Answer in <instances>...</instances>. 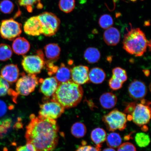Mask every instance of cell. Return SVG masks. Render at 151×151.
<instances>
[{"label": "cell", "mask_w": 151, "mask_h": 151, "mask_svg": "<svg viewBox=\"0 0 151 151\" xmlns=\"http://www.w3.org/2000/svg\"><path fill=\"white\" fill-rule=\"evenodd\" d=\"M47 98L43 99V103L40 105L39 116L56 120L61 116L65 109L58 102Z\"/></svg>", "instance_id": "6"}, {"label": "cell", "mask_w": 151, "mask_h": 151, "mask_svg": "<svg viewBox=\"0 0 151 151\" xmlns=\"http://www.w3.org/2000/svg\"><path fill=\"white\" fill-rule=\"evenodd\" d=\"M117 151H137L134 145L130 142L122 143L118 148Z\"/></svg>", "instance_id": "35"}, {"label": "cell", "mask_w": 151, "mask_h": 151, "mask_svg": "<svg viewBox=\"0 0 151 151\" xmlns=\"http://www.w3.org/2000/svg\"><path fill=\"white\" fill-rule=\"evenodd\" d=\"M144 73H145V75L146 76H148L150 74V72L148 70H145V71H144Z\"/></svg>", "instance_id": "42"}, {"label": "cell", "mask_w": 151, "mask_h": 151, "mask_svg": "<svg viewBox=\"0 0 151 151\" xmlns=\"http://www.w3.org/2000/svg\"><path fill=\"white\" fill-rule=\"evenodd\" d=\"M13 51L18 55H23L29 51L30 44L27 39L23 37H18L14 40L12 43Z\"/></svg>", "instance_id": "17"}, {"label": "cell", "mask_w": 151, "mask_h": 151, "mask_svg": "<svg viewBox=\"0 0 151 151\" xmlns=\"http://www.w3.org/2000/svg\"><path fill=\"white\" fill-rule=\"evenodd\" d=\"M84 57L88 63L92 64L99 61L101 57L99 50L95 47H89L85 51Z\"/></svg>", "instance_id": "23"}, {"label": "cell", "mask_w": 151, "mask_h": 151, "mask_svg": "<svg viewBox=\"0 0 151 151\" xmlns=\"http://www.w3.org/2000/svg\"><path fill=\"white\" fill-rule=\"evenodd\" d=\"M38 16L42 26V35L47 37L52 36L59 30L61 22L55 14L45 12Z\"/></svg>", "instance_id": "8"}, {"label": "cell", "mask_w": 151, "mask_h": 151, "mask_svg": "<svg viewBox=\"0 0 151 151\" xmlns=\"http://www.w3.org/2000/svg\"><path fill=\"white\" fill-rule=\"evenodd\" d=\"M120 33L116 27H111L106 29L103 34L104 42L109 46H116L119 42Z\"/></svg>", "instance_id": "16"}, {"label": "cell", "mask_w": 151, "mask_h": 151, "mask_svg": "<svg viewBox=\"0 0 151 151\" xmlns=\"http://www.w3.org/2000/svg\"><path fill=\"white\" fill-rule=\"evenodd\" d=\"M102 120L107 129L109 131L114 132L117 130L123 131L127 127L126 115L117 109H113L104 115Z\"/></svg>", "instance_id": "4"}, {"label": "cell", "mask_w": 151, "mask_h": 151, "mask_svg": "<svg viewBox=\"0 0 151 151\" xmlns=\"http://www.w3.org/2000/svg\"><path fill=\"white\" fill-rule=\"evenodd\" d=\"M103 151H116L114 148H110L109 147L108 148H105L104 149Z\"/></svg>", "instance_id": "40"}, {"label": "cell", "mask_w": 151, "mask_h": 151, "mask_svg": "<svg viewBox=\"0 0 151 151\" xmlns=\"http://www.w3.org/2000/svg\"><path fill=\"white\" fill-rule=\"evenodd\" d=\"M37 54L36 55L23 57L22 65L24 70L28 74H38L45 67V60L43 52L38 50Z\"/></svg>", "instance_id": "5"}, {"label": "cell", "mask_w": 151, "mask_h": 151, "mask_svg": "<svg viewBox=\"0 0 151 151\" xmlns=\"http://www.w3.org/2000/svg\"><path fill=\"white\" fill-rule=\"evenodd\" d=\"M16 84V93L17 95L26 96L35 90L39 83V79L35 75L23 73Z\"/></svg>", "instance_id": "9"}, {"label": "cell", "mask_w": 151, "mask_h": 151, "mask_svg": "<svg viewBox=\"0 0 151 151\" xmlns=\"http://www.w3.org/2000/svg\"><path fill=\"white\" fill-rule=\"evenodd\" d=\"M83 93L81 85L71 80L59 84L52 99L65 109H70L76 106L81 102Z\"/></svg>", "instance_id": "2"}, {"label": "cell", "mask_w": 151, "mask_h": 151, "mask_svg": "<svg viewBox=\"0 0 151 151\" xmlns=\"http://www.w3.org/2000/svg\"><path fill=\"white\" fill-rule=\"evenodd\" d=\"M22 28V24L12 18L3 20L0 26V35L4 39L14 40L21 34Z\"/></svg>", "instance_id": "10"}, {"label": "cell", "mask_w": 151, "mask_h": 151, "mask_svg": "<svg viewBox=\"0 0 151 151\" xmlns=\"http://www.w3.org/2000/svg\"><path fill=\"white\" fill-rule=\"evenodd\" d=\"M9 90V83L0 75V97L8 93Z\"/></svg>", "instance_id": "33"}, {"label": "cell", "mask_w": 151, "mask_h": 151, "mask_svg": "<svg viewBox=\"0 0 151 151\" xmlns=\"http://www.w3.org/2000/svg\"><path fill=\"white\" fill-rule=\"evenodd\" d=\"M106 77L105 71L99 67L92 68L88 73L89 81L94 84L102 83L104 81Z\"/></svg>", "instance_id": "21"}, {"label": "cell", "mask_w": 151, "mask_h": 151, "mask_svg": "<svg viewBox=\"0 0 151 151\" xmlns=\"http://www.w3.org/2000/svg\"><path fill=\"white\" fill-rule=\"evenodd\" d=\"M144 25L146 26H148L150 25V22L149 21H146L145 22Z\"/></svg>", "instance_id": "41"}, {"label": "cell", "mask_w": 151, "mask_h": 151, "mask_svg": "<svg viewBox=\"0 0 151 151\" xmlns=\"http://www.w3.org/2000/svg\"><path fill=\"white\" fill-rule=\"evenodd\" d=\"M112 77L124 83L127 80V73L125 70L120 67H116L112 70Z\"/></svg>", "instance_id": "31"}, {"label": "cell", "mask_w": 151, "mask_h": 151, "mask_svg": "<svg viewBox=\"0 0 151 151\" xmlns=\"http://www.w3.org/2000/svg\"><path fill=\"white\" fill-rule=\"evenodd\" d=\"M75 6V0H60L59 8L63 12L69 13L74 9Z\"/></svg>", "instance_id": "29"}, {"label": "cell", "mask_w": 151, "mask_h": 151, "mask_svg": "<svg viewBox=\"0 0 151 151\" xmlns=\"http://www.w3.org/2000/svg\"><path fill=\"white\" fill-rule=\"evenodd\" d=\"M24 32L29 35L37 36L42 35V26L38 16L28 19L24 24Z\"/></svg>", "instance_id": "13"}, {"label": "cell", "mask_w": 151, "mask_h": 151, "mask_svg": "<svg viewBox=\"0 0 151 151\" xmlns=\"http://www.w3.org/2000/svg\"><path fill=\"white\" fill-rule=\"evenodd\" d=\"M129 1L133 2H135L136 1H137V0H129ZM141 1H143V0H141Z\"/></svg>", "instance_id": "43"}, {"label": "cell", "mask_w": 151, "mask_h": 151, "mask_svg": "<svg viewBox=\"0 0 151 151\" xmlns=\"http://www.w3.org/2000/svg\"><path fill=\"white\" fill-rule=\"evenodd\" d=\"M136 105L135 103H129V104L126 107L125 110H124V112L129 114L131 115L132 113L133 112L134 109Z\"/></svg>", "instance_id": "39"}, {"label": "cell", "mask_w": 151, "mask_h": 151, "mask_svg": "<svg viewBox=\"0 0 151 151\" xmlns=\"http://www.w3.org/2000/svg\"><path fill=\"white\" fill-rule=\"evenodd\" d=\"M129 96L134 100L142 99L146 96L147 88L142 81L135 80L130 84L128 88Z\"/></svg>", "instance_id": "12"}, {"label": "cell", "mask_w": 151, "mask_h": 151, "mask_svg": "<svg viewBox=\"0 0 151 151\" xmlns=\"http://www.w3.org/2000/svg\"><path fill=\"white\" fill-rule=\"evenodd\" d=\"M1 76L9 83L16 82L18 80L19 71L17 65L9 64L4 66L1 70Z\"/></svg>", "instance_id": "15"}, {"label": "cell", "mask_w": 151, "mask_h": 151, "mask_svg": "<svg viewBox=\"0 0 151 151\" xmlns=\"http://www.w3.org/2000/svg\"><path fill=\"white\" fill-rule=\"evenodd\" d=\"M123 84L120 81L112 77L109 81V86L111 89L113 90H117L120 89L122 87Z\"/></svg>", "instance_id": "34"}, {"label": "cell", "mask_w": 151, "mask_h": 151, "mask_svg": "<svg viewBox=\"0 0 151 151\" xmlns=\"http://www.w3.org/2000/svg\"><path fill=\"white\" fill-rule=\"evenodd\" d=\"M107 135L106 132L103 128H97L92 130L91 138L96 147L100 149L106 140Z\"/></svg>", "instance_id": "20"}, {"label": "cell", "mask_w": 151, "mask_h": 151, "mask_svg": "<svg viewBox=\"0 0 151 151\" xmlns=\"http://www.w3.org/2000/svg\"><path fill=\"white\" fill-rule=\"evenodd\" d=\"M45 56L47 61L54 62L59 59L61 48L58 45L55 43H51L44 47Z\"/></svg>", "instance_id": "18"}, {"label": "cell", "mask_w": 151, "mask_h": 151, "mask_svg": "<svg viewBox=\"0 0 151 151\" xmlns=\"http://www.w3.org/2000/svg\"><path fill=\"white\" fill-rule=\"evenodd\" d=\"M55 73V77L59 84L71 80V69L64 63L61 64Z\"/></svg>", "instance_id": "22"}, {"label": "cell", "mask_w": 151, "mask_h": 151, "mask_svg": "<svg viewBox=\"0 0 151 151\" xmlns=\"http://www.w3.org/2000/svg\"><path fill=\"white\" fill-rule=\"evenodd\" d=\"M14 5L10 0H3L0 2V11L3 14H9L14 10Z\"/></svg>", "instance_id": "32"}, {"label": "cell", "mask_w": 151, "mask_h": 151, "mask_svg": "<svg viewBox=\"0 0 151 151\" xmlns=\"http://www.w3.org/2000/svg\"><path fill=\"white\" fill-rule=\"evenodd\" d=\"M99 101L103 108L111 109L116 105L117 98L114 94L109 92H105L100 97Z\"/></svg>", "instance_id": "19"}, {"label": "cell", "mask_w": 151, "mask_h": 151, "mask_svg": "<svg viewBox=\"0 0 151 151\" xmlns=\"http://www.w3.org/2000/svg\"><path fill=\"white\" fill-rule=\"evenodd\" d=\"M89 68L87 66H75L71 70V80L80 85L86 84L89 81Z\"/></svg>", "instance_id": "11"}, {"label": "cell", "mask_w": 151, "mask_h": 151, "mask_svg": "<svg viewBox=\"0 0 151 151\" xmlns=\"http://www.w3.org/2000/svg\"><path fill=\"white\" fill-rule=\"evenodd\" d=\"M7 106L4 101L0 100V117L6 114L7 111Z\"/></svg>", "instance_id": "38"}, {"label": "cell", "mask_w": 151, "mask_h": 151, "mask_svg": "<svg viewBox=\"0 0 151 151\" xmlns=\"http://www.w3.org/2000/svg\"><path fill=\"white\" fill-rule=\"evenodd\" d=\"M101 150L97 147H94L91 146L83 145L77 149L76 151H100Z\"/></svg>", "instance_id": "37"}, {"label": "cell", "mask_w": 151, "mask_h": 151, "mask_svg": "<svg viewBox=\"0 0 151 151\" xmlns=\"http://www.w3.org/2000/svg\"><path fill=\"white\" fill-rule=\"evenodd\" d=\"M26 126L25 139L38 151H53L59 139V127L56 120L35 115L30 116Z\"/></svg>", "instance_id": "1"}, {"label": "cell", "mask_w": 151, "mask_h": 151, "mask_svg": "<svg viewBox=\"0 0 151 151\" xmlns=\"http://www.w3.org/2000/svg\"><path fill=\"white\" fill-rule=\"evenodd\" d=\"M99 23L100 27L103 29H106L112 27L114 24V21L110 15L104 14L100 17Z\"/></svg>", "instance_id": "30"}, {"label": "cell", "mask_w": 151, "mask_h": 151, "mask_svg": "<svg viewBox=\"0 0 151 151\" xmlns=\"http://www.w3.org/2000/svg\"><path fill=\"white\" fill-rule=\"evenodd\" d=\"M135 140L137 146L141 148L148 146L150 142L149 135L143 132L137 133L135 136Z\"/></svg>", "instance_id": "27"}, {"label": "cell", "mask_w": 151, "mask_h": 151, "mask_svg": "<svg viewBox=\"0 0 151 151\" xmlns=\"http://www.w3.org/2000/svg\"><path fill=\"white\" fill-rule=\"evenodd\" d=\"M41 0H18V3L20 6H23L27 9L28 12H32L33 7L37 4L38 9H42L43 5L40 2Z\"/></svg>", "instance_id": "26"}, {"label": "cell", "mask_w": 151, "mask_h": 151, "mask_svg": "<svg viewBox=\"0 0 151 151\" xmlns=\"http://www.w3.org/2000/svg\"><path fill=\"white\" fill-rule=\"evenodd\" d=\"M12 54V50L9 45L5 43L0 44V61H7L11 58Z\"/></svg>", "instance_id": "28"}, {"label": "cell", "mask_w": 151, "mask_h": 151, "mask_svg": "<svg viewBox=\"0 0 151 151\" xmlns=\"http://www.w3.org/2000/svg\"><path fill=\"white\" fill-rule=\"evenodd\" d=\"M150 102L142 99L140 103L136 104L131 114V119L134 123L141 127L150 122L151 118Z\"/></svg>", "instance_id": "7"}, {"label": "cell", "mask_w": 151, "mask_h": 151, "mask_svg": "<svg viewBox=\"0 0 151 151\" xmlns=\"http://www.w3.org/2000/svg\"><path fill=\"white\" fill-rule=\"evenodd\" d=\"M107 145L109 147L113 148H118L122 144V139L119 134L116 132H111L107 135Z\"/></svg>", "instance_id": "24"}, {"label": "cell", "mask_w": 151, "mask_h": 151, "mask_svg": "<svg viewBox=\"0 0 151 151\" xmlns=\"http://www.w3.org/2000/svg\"><path fill=\"white\" fill-rule=\"evenodd\" d=\"M124 36L123 48L128 53L135 57L142 56L150 46L145 34L139 28H132Z\"/></svg>", "instance_id": "3"}, {"label": "cell", "mask_w": 151, "mask_h": 151, "mask_svg": "<svg viewBox=\"0 0 151 151\" xmlns=\"http://www.w3.org/2000/svg\"><path fill=\"white\" fill-rule=\"evenodd\" d=\"M72 134L75 137L80 138L86 135L87 129L86 126L81 122H76L73 124L71 127Z\"/></svg>", "instance_id": "25"}, {"label": "cell", "mask_w": 151, "mask_h": 151, "mask_svg": "<svg viewBox=\"0 0 151 151\" xmlns=\"http://www.w3.org/2000/svg\"><path fill=\"white\" fill-rule=\"evenodd\" d=\"M16 151H38L33 145L27 143L23 146H20L17 148Z\"/></svg>", "instance_id": "36"}, {"label": "cell", "mask_w": 151, "mask_h": 151, "mask_svg": "<svg viewBox=\"0 0 151 151\" xmlns=\"http://www.w3.org/2000/svg\"><path fill=\"white\" fill-rule=\"evenodd\" d=\"M39 83L41 84L40 91L48 98L52 97L59 84L55 77L39 79Z\"/></svg>", "instance_id": "14"}]
</instances>
